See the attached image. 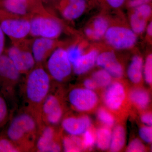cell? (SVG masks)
Segmentation results:
<instances>
[{
  "label": "cell",
  "instance_id": "obj_1",
  "mask_svg": "<svg viewBox=\"0 0 152 152\" xmlns=\"http://www.w3.org/2000/svg\"><path fill=\"white\" fill-rule=\"evenodd\" d=\"M21 87L24 108L34 115L39 122L42 104L51 89L50 75L43 68L34 69Z\"/></svg>",
  "mask_w": 152,
  "mask_h": 152
},
{
  "label": "cell",
  "instance_id": "obj_2",
  "mask_svg": "<svg viewBox=\"0 0 152 152\" xmlns=\"http://www.w3.org/2000/svg\"><path fill=\"white\" fill-rule=\"evenodd\" d=\"M41 126L35 116L23 108L12 118L4 134L22 152L32 151Z\"/></svg>",
  "mask_w": 152,
  "mask_h": 152
},
{
  "label": "cell",
  "instance_id": "obj_3",
  "mask_svg": "<svg viewBox=\"0 0 152 152\" xmlns=\"http://www.w3.org/2000/svg\"><path fill=\"white\" fill-rule=\"evenodd\" d=\"M20 75L7 56H0V91L12 105L16 103Z\"/></svg>",
  "mask_w": 152,
  "mask_h": 152
},
{
  "label": "cell",
  "instance_id": "obj_4",
  "mask_svg": "<svg viewBox=\"0 0 152 152\" xmlns=\"http://www.w3.org/2000/svg\"><path fill=\"white\" fill-rule=\"evenodd\" d=\"M72 68L66 51L62 48L56 50L48 61L49 73L57 81H63L71 73Z\"/></svg>",
  "mask_w": 152,
  "mask_h": 152
},
{
  "label": "cell",
  "instance_id": "obj_5",
  "mask_svg": "<svg viewBox=\"0 0 152 152\" xmlns=\"http://www.w3.org/2000/svg\"><path fill=\"white\" fill-rule=\"evenodd\" d=\"M63 115V107L59 99L51 89L41 106V123L42 125L54 126L61 121Z\"/></svg>",
  "mask_w": 152,
  "mask_h": 152
},
{
  "label": "cell",
  "instance_id": "obj_6",
  "mask_svg": "<svg viewBox=\"0 0 152 152\" xmlns=\"http://www.w3.org/2000/svg\"><path fill=\"white\" fill-rule=\"evenodd\" d=\"M104 36L106 41L110 45L118 50L132 48L137 41L135 33L132 30L123 27L109 28Z\"/></svg>",
  "mask_w": 152,
  "mask_h": 152
},
{
  "label": "cell",
  "instance_id": "obj_7",
  "mask_svg": "<svg viewBox=\"0 0 152 152\" xmlns=\"http://www.w3.org/2000/svg\"><path fill=\"white\" fill-rule=\"evenodd\" d=\"M61 150V145L57 139L54 126L42 125L33 151L39 152H58Z\"/></svg>",
  "mask_w": 152,
  "mask_h": 152
},
{
  "label": "cell",
  "instance_id": "obj_8",
  "mask_svg": "<svg viewBox=\"0 0 152 152\" xmlns=\"http://www.w3.org/2000/svg\"><path fill=\"white\" fill-rule=\"evenodd\" d=\"M30 33L34 36L53 39L56 37L62 31L61 25L56 20L37 18L31 22Z\"/></svg>",
  "mask_w": 152,
  "mask_h": 152
},
{
  "label": "cell",
  "instance_id": "obj_9",
  "mask_svg": "<svg viewBox=\"0 0 152 152\" xmlns=\"http://www.w3.org/2000/svg\"><path fill=\"white\" fill-rule=\"evenodd\" d=\"M69 100L71 104L76 110L86 111L93 108L96 104L98 97L92 90L77 88L70 92Z\"/></svg>",
  "mask_w": 152,
  "mask_h": 152
},
{
  "label": "cell",
  "instance_id": "obj_10",
  "mask_svg": "<svg viewBox=\"0 0 152 152\" xmlns=\"http://www.w3.org/2000/svg\"><path fill=\"white\" fill-rule=\"evenodd\" d=\"M7 56L21 74L31 70L35 64L32 54L21 50L15 47L9 49Z\"/></svg>",
  "mask_w": 152,
  "mask_h": 152
},
{
  "label": "cell",
  "instance_id": "obj_11",
  "mask_svg": "<svg viewBox=\"0 0 152 152\" xmlns=\"http://www.w3.org/2000/svg\"><path fill=\"white\" fill-rule=\"evenodd\" d=\"M4 34L12 38L20 39L30 33L31 23L23 20L6 19L0 24Z\"/></svg>",
  "mask_w": 152,
  "mask_h": 152
},
{
  "label": "cell",
  "instance_id": "obj_12",
  "mask_svg": "<svg viewBox=\"0 0 152 152\" xmlns=\"http://www.w3.org/2000/svg\"><path fill=\"white\" fill-rule=\"evenodd\" d=\"M96 64L99 66L103 68L114 78H120L123 75L122 66L113 52H103L98 55Z\"/></svg>",
  "mask_w": 152,
  "mask_h": 152
},
{
  "label": "cell",
  "instance_id": "obj_13",
  "mask_svg": "<svg viewBox=\"0 0 152 152\" xmlns=\"http://www.w3.org/2000/svg\"><path fill=\"white\" fill-rule=\"evenodd\" d=\"M104 102L109 109L118 110L122 104L125 98L124 88L118 82L109 85L104 94Z\"/></svg>",
  "mask_w": 152,
  "mask_h": 152
},
{
  "label": "cell",
  "instance_id": "obj_14",
  "mask_svg": "<svg viewBox=\"0 0 152 152\" xmlns=\"http://www.w3.org/2000/svg\"><path fill=\"white\" fill-rule=\"evenodd\" d=\"M91 125V120L88 116L68 117L64 119L61 123L64 130L71 135L77 136L83 134Z\"/></svg>",
  "mask_w": 152,
  "mask_h": 152
},
{
  "label": "cell",
  "instance_id": "obj_15",
  "mask_svg": "<svg viewBox=\"0 0 152 152\" xmlns=\"http://www.w3.org/2000/svg\"><path fill=\"white\" fill-rule=\"evenodd\" d=\"M99 53L94 50L85 55H83L77 61L72 64L73 70L76 75H81L87 72L96 64Z\"/></svg>",
  "mask_w": 152,
  "mask_h": 152
},
{
  "label": "cell",
  "instance_id": "obj_16",
  "mask_svg": "<svg viewBox=\"0 0 152 152\" xmlns=\"http://www.w3.org/2000/svg\"><path fill=\"white\" fill-rule=\"evenodd\" d=\"M53 41L49 38L41 37L33 43L32 55L35 61L41 62L45 58L47 52L52 48Z\"/></svg>",
  "mask_w": 152,
  "mask_h": 152
},
{
  "label": "cell",
  "instance_id": "obj_17",
  "mask_svg": "<svg viewBox=\"0 0 152 152\" xmlns=\"http://www.w3.org/2000/svg\"><path fill=\"white\" fill-rule=\"evenodd\" d=\"M86 6L85 0H69V4L63 11V15L68 20H74L80 16Z\"/></svg>",
  "mask_w": 152,
  "mask_h": 152
},
{
  "label": "cell",
  "instance_id": "obj_18",
  "mask_svg": "<svg viewBox=\"0 0 152 152\" xmlns=\"http://www.w3.org/2000/svg\"><path fill=\"white\" fill-rule=\"evenodd\" d=\"M143 67V61L141 57L138 56L133 57L127 72L128 77L133 83H138L141 80Z\"/></svg>",
  "mask_w": 152,
  "mask_h": 152
},
{
  "label": "cell",
  "instance_id": "obj_19",
  "mask_svg": "<svg viewBox=\"0 0 152 152\" xmlns=\"http://www.w3.org/2000/svg\"><path fill=\"white\" fill-rule=\"evenodd\" d=\"M126 142V132L121 126H117L112 133L111 140L110 146L111 151L118 152L123 148Z\"/></svg>",
  "mask_w": 152,
  "mask_h": 152
},
{
  "label": "cell",
  "instance_id": "obj_20",
  "mask_svg": "<svg viewBox=\"0 0 152 152\" xmlns=\"http://www.w3.org/2000/svg\"><path fill=\"white\" fill-rule=\"evenodd\" d=\"M129 96L131 100L140 108H145L149 104V95L145 90L134 89L131 91Z\"/></svg>",
  "mask_w": 152,
  "mask_h": 152
},
{
  "label": "cell",
  "instance_id": "obj_21",
  "mask_svg": "<svg viewBox=\"0 0 152 152\" xmlns=\"http://www.w3.org/2000/svg\"><path fill=\"white\" fill-rule=\"evenodd\" d=\"M62 144L65 152H80L85 149L83 140L77 136L69 135L66 137L63 140Z\"/></svg>",
  "mask_w": 152,
  "mask_h": 152
},
{
  "label": "cell",
  "instance_id": "obj_22",
  "mask_svg": "<svg viewBox=\"0 0 152 152\" xmlns=\"http://www.w3.org/2000/svg\"><path fill=\"white\" fill-rule=\"evenodd\" d=\"M111 132L107 128H101L96 132L95 142L100 149L105 151L110 148L111 140Z\"/></svg>",
  "mask_w": 152,
  "mask_h": 152
},
{
  "label": "cell",
  "instance_id": "obj_23",
  "mask_svg": "<svg viewBox=\"0 0 152 152\" xmlns=\"http://www.w3.org/2000/svg\"><path fill=\"white\" fill-rule=\"evenodd\" d=\"M4 6L7 10L17 15H24L27 12V0H4Z\"/></svg>",
  "mask_w": 152,
  "mask_h": 152
},
{
  "label": "cell",
  "instance_id": "obj_24",
  "mask_svg": "<svg viewBox=\"0 0 152 152\" xmlns=\"http://www.w3.org/2000/svg\"><path fill=\"white\" fill-rule=\"evenodd\" d=\"M109 28L107 20L104 17L96 18L93 23L92 39L98 40L101 39Z\"/></svg>",
  "mask_w": 152,
  "mask_h": 152
},
{
  "label": "cell",
  "instance_id": "obj_25",
  "mask_svg": "<svg viewBox=\"0 0 152 152\" xmlns=\"http://www.w3.org/2000/svg\"><path fill=\"white\" fill-rule=\"evenodd\" d=\"M148 19L134 11L130 18V24L132 30L135 34L143 32L146 27Z\"/></svg>",
  "mask_w": 152,
  "mask_h": 152
},
{
  "label": "cell",
  "instance_id": "obj_26",
  "mask_svg": "<svg viewBox=\"0 0 152 152\" xmlns=\"http://www.w3.org/2000/svg\"><path fill=\"white\" fill-rule=\"evenodd\" d=\"M112 77L107 71L103 69L95 72L93 74L92 79L96 82L98 87L104 88L111 84Z\"/></svg>",
  "mask_w": 152,
  "mask_h": 152
},
{
  "label": "cell",
  "instance_id": "obj_27",
  "mask_svg": "<svg viewBox=\"0 0 152 152\" xmlns=\"http://www.w3.org/2000/svg\"><path fill=\"white\" fill-rule=\"evenodd\" d=\"M21 150L5 134L0 135V152H20Z\"/></svg>",
  "mask_w": 152,
  "mask_h": 152
},
{
  "label": "cell",
  "instance_id": "obj_28",
  "mask_svg": "<svg viewBox=\"0 0 152 152\" xmlns=\"http://www.w3.org/2000/svg\"><path fill=\"white\" fill-rule=\"evenodd\" d=\"M8 104L0 91V128L5 124L9 120L10 113Z\"/></svg>",
  "mask_w": 152,
  "mask_h": 152
},
{
  "label": "cell",
  "instance_id": "obj_29",
  "mask_svg": "<svg viewBox=\"0 0 152 152\" xmlns=\"http://www.w3.org/2000/svg\"><path fill=\"white\" fill-rule=\"evenodd\" d=\"M97 116L101 122L107 126L111 127L114 125L115 120L113 117L104 109H99Z\"/></svg>",
  "mask_w": 152,
  "mask_h": 152
},
{
  "label": "cell",
  "instance_id": "obj_30",
  "mask_svg": "<svg viewBox=\"0 0 152 152\" xmlns=\"http://www.w3.org/2000/svg\"><path fill=\"white\" fill-rule=\"evenodd\" d=\"M144 76L146 82L151 84L152 82V56L150 54L147 57L144 67Z\"/></svg>",
  "mask_w": 152,
  "mask_h": 152
},
{
  "label": "cell",
  "instance_id": "obj_31",
  "mask_svg": "<svg viewBox=\"0 0 152 152\" xmlns=\"http://www.w3.org/2000/svg\"><path fill=\"white\" fill-rule=\"evenodd\" d=\"M66 52L68 58L72 64L77 61L83 55L81 49L78 46L71 47Z\"/></svg>",
  "mask_w": 152,
  "mask_h": 152
},
{
  "label": "cell",
  "instance_id": "obj_32",
  "mask_svg": "<svg viewBox=\"0 0 152 152\" xmlns=\"http://www.w3.org/2000/svg\"><path fill=\"white\" fill-rule=\"evenodd\" d=\"M145 147L140 140L134 139L128 146L127 151L129 152H142L145 151Z\"/></svg>",
  "mask_w": 152,
  "mask_h": 152
},
{
  "label": "cell",
  "instance_id": "obj_33",
  "mask_svg": "<svg viewBox=\"0 0 152 152\" xmlns=\"http://www.w3.org/2000/svg\"><path fill=\"white\" fill-rule=\"evenodd\" d=\"M139 135L141 138L147 143L151 142L152 141V129L151 126L143 127L139 130Z\"/></svg>",
  "mask_w": 152,
  "mask_h": 152
},
{
  "label": "cell",
  "instance_id": "obj_34",
  "mask_svg": "<svg viewBox=\"0 0 152 152\" xmlns=\"http://www.w3.org/2000/svg\"><path fill=\"white\" fill-rule=\"evenodd\" d=\"M84 148H90L95 143V138L93 134L90 131H86L83 133V140Z\"/></svg>",
  "mask_w": 152,
  "mask_h": 152
},
{
  "label": "cell",
  "instance_id": "obj_35",
  "mask_svg": "<svg viewBox=\"0 0 152 152\" xmlns=\"http://www.w3.org/2000/svg\"><path fill=\"white\" fill-rule=\"evenodd\" d=\"M84 85L86 88L93 91L98 87L97 85L93 79H88L85 80Z\"/></svg>",
  "mask_w": 152,
  "mask_h": 152
},
{
  "label": "cell",
  "instance_id": "obj_36",
  "mask_svg": "<svg viewBox=\"0 0 152 152\" xmlns=\"http://www.w3.org/2000/svg\"><path fill=\"white\" fill-rule=\"evenodd\" d=\"M151 0H130L129 5L131 8H136L144 4H148Z\"/></svg>",
  "mask_w": 152,
  "mask_h": 152
},
{
  "label": "cell",
  "instance_id": "obj_37",
  "mask_svg": "<svg viewBox=\"0 0 152 152\" xmlns=\"http://www.w3.org/2000/svg\"><path fill=\"white\" fill-rule=\"evenodd\" d=\"M109 5L114 8H118L123 5L125 0H106Z\"/></svg>",
  "mask_w": 152,
  "mask_h": 152
},
{
  "label": "cell",
  "instance_id": "obj_38",
  "mask_svg": "<svg viewBox=\"0 0 152 152\" xmlns=\"http://www.w3.org/2000/svg\"><path fill=\"white\" fill-rule=\"evenodd\" d=\"M142 122L148 126H151L152 124V114L148 113L144 114L141 118Z\"/></svg>",
  "mask_w": 152,
  "mask_h": 152
},
{
  "label": "cell",
  "instance_id": "obj_39",
  "mask_svg": "<svg viewBox=\"0 0 152 152\" xmlns=\"http://www.w3.org/2000/svg\"><path fill=\"white\" fill-rule=\"evenodd\" d=\"M4 33L0 25V56L2 54L4 45Z\"/></svg>",
  "mask_w": 152,
  "mask_h": 152
},
{
  "label": "cell",
  "instance_id": "obj_40",
  "mask_svg": "<svg viewBox=\"0 0 152 152\" xmlns=\"http://www.w3.org/2000/svg\"><path fill=\"white\" fill-rule=\"evenodd\" d=\"M86 34L88 37L90 38H92L93 30L91 28H87L86 30Z\"/></svg>",
  "mask_w": 152,
  "mask_h": 152
},
{
  "label": "cell",
  "instance_id": "obj_41",
  "mask_svg": "<svg viewBox=\"0 0 152 152\" xmlns=\"http://www.w3.org/2000/svg\"><path fill=\"white\" fill-rule=\"evenodd\" d=\"M147 33L148 35L150 36H151L152 35V22L150 23L149 24L147 27Z\"/></svg>",
  "mask_w": 152,
  "mask_h": 152
}]
</instances>
